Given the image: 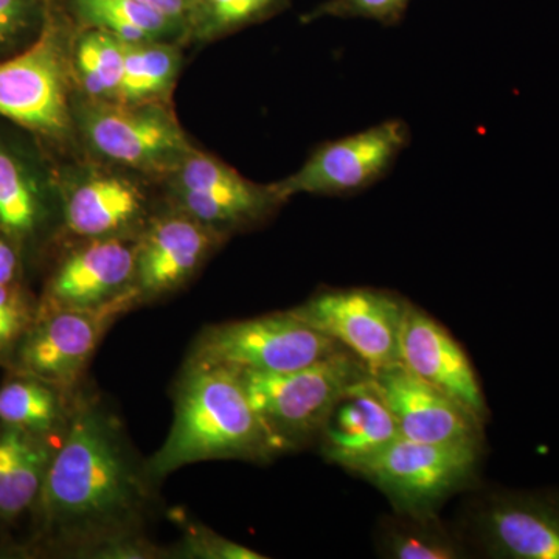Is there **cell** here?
<instances>
[{"mask_svg":"<svg viewBox=\"0 0 559 559\" xmlns=\"http://www.w3.org/2000/svg\"><path fill=\"white\" fill-rule=\"evenodd\" d=\"M182 538L170 550V558L186 559H263L260 551L224 538L201 522L190 520L186 514H175Z\"/></svg>","mask_w":559,"mask_h":559,"instance_id":"cell-28","label":"cell"},{"mask_svg":"<svg viewBox=\"0 0 559 559\" xmlns=\"http://www.w3.org/2000/svg\"><path fill=\"white\" fill-rule=\"evenodd\" d=\"M57 160L60 242L138 238L164 209L159 180L80 153Z\"/></svg>","mask_w":559,"mask_h":559,"instance_id":"cell-6","label":"cell"},{"mask_svg":"<svg viewBox=\"0 0 559 559\" xmlns=\"http://www.w3.org/2000/svg\"><path fill=\"white\" fill-rule=\"evenodd\" d=\"M371 377L403 439L484 448V423L403 364L373 371Z\"/></svg>","mask_w":559,"mask_h":559,"instance_id":"cell-17","label":"cell"},{"mask_svg":"<svg viewBox=\"0 0 559 559\" xmlns=\"http://www.w3.org/2000/svg\"><path fill=\"white\" fill-rule=\"evenodd\" d=\"M480 447L396 439L358 471L392 503L395 513L437 514L479 469Z\"/></svg>","mask_w":559,"mask_h":559,"instance_id":"cell-10","label":"cell"},{"mask_svg":"<svg viewBox=\"0 0 559 559\" xmlns=\"http://www.w3.org/2000/svg\"><path fill=\"white\" fill-rule=\"evenodd\" d=\"M468 532L488 558L559 559V489H489L471 510Z\"/></svg>","mask_w":559,"mask_h":559,"instance_id":"cell-14","label":"cell"},{"mask_svg":"<svg viewBox=\"0 0 559 559\" xmlns=\"http://www.w3.org/2000/svg\"><path fill=\"white\" fill-rule=\"evenodd\" d=\"M80 153L160 180L198 148L171 103L95 102L73 106Z\"/></svg>","mask_w":559,"mask_h":559,"instance_id":"cell-5","label":"cell"},{"mask_svg":"<svg viewBox=\"0 0 559 559\" xmlns=\"http://www.w3.org/2000/svg\"><path fill=\"white\" fill-rule=\"evenodd\" d=\"M81 28L108 32L123 43L171 40L187 47V31L178 21L140 0H61Z\"/></svg>","mask_w":559,"mask_h":559,"instance_id":"cell-21","label":"cell"},{"mask_svg":"<svg viewBox=\"0 0 559 559\" xmlns=\"http://www.w3.org/2000/svg\"><path fill=\"white\" fill-rule=\"evenodd\" d=\"M53 441L0 423V528L31 516L57 451Z\"/></svg>","mask_w":559,"mask_h":559,"instance_id":"cell-20","label":"cell"},{"mask_svg":"<svg viewBox=\"0 0 559 559\" xmlns=\"http://www.w3.org/2000/svg\"><path fill=\"white\" fill-rule=\"evenodd\" d=\"M0 231L32 266L60 245L57 160L43 143L0 119Z\"/></svg>","mask_w":559,"mask_h":559,"instance_id":"cell-7","label":"cell"},{"mask_svg":"<svg viewBox=\"0 0 559 559\" xmlns=\"http://www.w3.org/2000/svg\"><path fill=\"white\" fill-rule=\"evenodd\" d=\"M400 437L399 425L370 373L337 401L318 441L329 462L358 473Z\"/></svg>","mask_w":559,"mask_h":559,"instance_id":"cell-19","label":"cell"},{"mask_svg":"<svg viewBox=\"0 0 559 559\" xmlns=\"http://www.w3.org/2000/svg\"><path fill=\"white\" fill-rule=\"evenodd\" d=\"M75 393L69 395L31 374L9 371L0 385V423L61 440L72 415Z\"/></svg>","mask_w":559,"mask_h":559,"instance_id":"cell-22","label":"cell"},{"mask_svg":"<svg viewBox=\"0 0 559 559\" xmlns=\"http://www.w3.org/2000/svg\"><path fill=\"white\" fill-rule=\"evenodd\" d=\"M159 485L151 479L121 419L80 388L17 554L86 558L91 550L145 535Z\"/></svg>","mask_w":559,"mask_h":559,"instance_id":"cell-1","label":"cell"},{"mask_svg":"<svg viewBox=\"0 0 559 559\" xmlns=\"http://www.w3.org/2000/svg\"><path fill=\"white\" fill-rule=\"evenodd\" d=\"M183 49L171 40L124 43L120 102L171 103L183 66Z\"/></svg>","mask_w":559,"mask_h":559,"instance_id":"cell-24","label":"cell"},{"mask_svg":"<svg viewBox=\"0 0 559 559\" xmlns=\"http://www.w3.org/2000/svg\"><path fill=\"white\" fill-rule=\"evenodd\" d=\"M38 314V299L24 283H0V366L7 367L14 349Z\"/></svg>","mask_w":559,"mask_h":559,"instance_id":"cell-29","label":"cell"},{"mask_svg":"<svg viewBox=\"0 0 559 559\" xmlns=\"http://www.w3.org/2000/svg\"><path fill=\"white\" fill-rule=\"evenodd\" d=\"M79 27V25H76ZM79 95L95 102H120L124 43L98 28H76L72 49Z\"/></svg>","mask_w":559,"mask_h":559,"instance_id":"cell-25","label":"cell"},{"mask_svg":"<svg viewBox=\"0 0 559 559\" xmlns=\"http://www.w3.org/2000/svg\"><path fill=\"white\" fill-rule=\"evenodd\" d=\"M370 373L362 360L341 349L304 369L238 377L277 457L318 441L337 401Z\"/></svg>","mask_w":559,"mask_h":559,"instance_id":"cell-4","label":"cell"},{"mask_svg":"<svg viewBox=\"0 0 559 559\" xmlns=\"http://www.w3.org/2000/svg\"><path fill=\"white\" fill-rule=\"evenodd\" d=\"M378 549L390 559H460L468 544L459 530L448 527L437 514L395 513L378 530Z\"/></svg>","mask_w":559,"mask_h":559,"instance_id":"cell-23","label":"cell"},{"mask_svg":"<svg viewBox=\"0 0 559 559\" xmlns=\"http://www.w3.org/2000/svg\"><path fill=\"white\" fill-rule=\"evenodd\" d=\"M76 28L61 0H50L49 16L35 43L0 60V119L27 131L55 159L80 154L73 123Z\"/></svg>","mask_w":559,"mask_h":559,"instance_id":"cell-3","label":"cell"},{"mask_svg":"<svg viewBox=\"0 0 559 559\" xmlns=\"http://www.w3.org/2000/svg\"><path fill=\"white\" fill-rule=\"evenodd\" d=\"M138 242L139 237L64 241L38 299V312L139 307Z\"/></svg>","mask_w":559,"mask_h":559,"instance_id":"cell-12","label":"cell"},{"mask_svg":"<svg viewBox=\"0 0 559 559\" xmlns=\"http://www.w3.org/2000/svg\"><path fill=\"white\" fill-rule=\"evenodd\" d=\"M412 0H325L316 9L304 14L301 22L325 20H367L374 21L384 27H395L406 16Z\"/></svg>","mask_w":559,"mask_h":559,"instance_id":"cell-30","label":"cell"},{"mask_svg":"<svg viewBox=\"0 0 559 559\" xmlns=\"http://www.w3.org/2000/svg\"><path fill=\"white\" fill-rule=\"evenodd\" d=\"M25 272L27 266L20 250L0 231V283H24Z\"/></svg>","mask_w":559,"mask_h":559,"instance_id":"cell-31","label":"cell"},{"mask_svg":"<svg viewBox=\"0 0 559 559\" xmlns=\"http://www.w3.org/2000/svg\"><path fill=\"white\" fill-rule=\"evenodd\" d=\"M345 349L289 310L219 323L202 331L190 362L237 371L282 373L304 369Z\"/></svg>","mask_w":559,"mask_h":559,"instance_id":"cell-9","label":"cell"},{"mask_svg":"<svg viewBox=\"0 0 559 559\" xmlns=\"http://www.w3.org/2000/svg\"><path fill=\"white\" fill-rule=\"evenodd\" d=\"M406 304L384 289L323 288L289 312L337 342L373 373L400 362Z\"/></svg>","mask_w":559,"mask_h":559,"instance_id":"cell-13","label":"cell"},{"mask_svg":"<svg viewBox=\"0 0 559 559\" xmlns=\"http://www.w3.org/2000/svg\"><path fill=\"white\" fill-rule=\"evenodd\" d=\"M290 0H197L187 28V46H205L274 20Z\"/></svg>","mask_w":559,"mask_h":559,"instance_id":"cell-26","label":"cell"},{"mask_svg":"<svg viewBox=\"0 0 559 559\" xmlns=\"http://www.w3.org/2000/svg\"><path fill=\"white\" fill-rule=\"evenodd\" d=\"M165 205L224 237L259 229L286 204L274 182H253L200 146L160 180Z\"/></svg>","mask_w":559,"mask_h":559,"instance_id":"cell-8","label":"cell"},{"mask_svg":"<svg viewBox=\"0 0 559 559\" xmlns=\"http://www.w3.org/2000/svg\"><path fill=\"white\" fill-rule=\"evenodd\" d=\"M49 9L50 0H0V60L35 43Z\"/></svg>","mask_w":559,"mask_h":559,"instance_id":"cell-27","label":"cell"},{"mask_svg":"<svg viewBox=\"0 0 559 559\" xmlns=\"http://www.w3.org/2000/svg\"><path fill=\"white\" fill-rule=\"evenodd\" d=\"M229 238L164 205L142 231L135 257V299L151 304L178 293Z\"/></svg>","mask_w":559,"mask_h":559,"instance_id":"cell-16","label":"cell"},{"mask_svg":"<svg viewBox=\"0 0 559 559\" xmlns=\"http://www.w3.org/2000/svg\"><path fill=\"white\" fill-rule=\"evenodd\" d=\"M140 2L146 3V5L153 7L160 13L167 14L171 20L178 21L179 24L186 27V31L189 28L191 13H193L194 5H197V0H140Z\"/></svg>","mask_w":559,"mask_h":559,"instance_id":"cell-32","label":"cell"},{"mask_svg":"<svg viewBox=\"0 0 559 559\" xmlns=\"http://www.w3.org/2000/svg\"><path fill=\"white\" fill-rule=\"evenodd\" d=\"M411 142L406 121L384 120L355 134L319 143L299 170L274 186L286 201L297 194L355 197L385 179Z\"/></svg>","mask_w":559,"mask_h":559,"instance_id":"cell-11","label":"cell"},{"mask_svg":"<svg viewBox=\"0 0 559 559\" xmlns=\"http://www.w3.org/2000/svg\"><path fill=\"white\" fill-rule=\"evenodd\" d=\"M127 312L120 307L38 312L5 369L31 374L73 395L106 331Z\"/></svg>","mask_w":559,"mask_h":559,"instance_id":"cell-15","label":"cell"},{"mask_svg":"<svg viewBox=\"0 0 559 559\" xmlns=\"http://www.w3.org/2000/svg\"><path fill=\"white\" fill-rule=\"evenodd\" d=\"M400 362L419 380L457 401L484 425L487 423V400L468 356L437 320L411 301L401 323Z\"/></svg>","mask_w":559,"mask_h":559,"instance_id":"cell-18","label":"cell"},{"mask_svg":"<svg viewBox=\"0 0 559 559\" xmlns=\"http://www.w3.org/2000/svg\"><path fill=\"white\" fill-rule=\"evenodd\" d=\"M175 418L160 450L146 460L157 485L207 460L266 463L275 459L237 371L186 360L175 393Z\"/></svg>","mask_w":559,"mask_h":559,"instance_id":"cell-2","label":"cell"}]
</instances>
